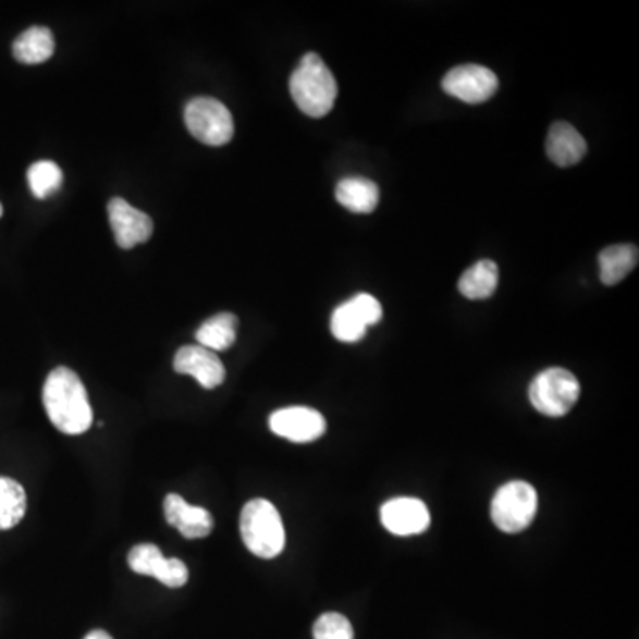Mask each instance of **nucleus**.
I'll return each mask as SVG.
<instances>
[{
    "label": "nucleus",
    "instance_id": "9b49d317",
    "mask_svg": "<svg viewBox=\"0 0 639 639\" xmlns=\"http://www.w3.org/2000/svg\"><path fill=\"white\" fill-rule=\"evenodd\" d=\"M380 523L396 537H413L430 528V512L416 497H394L380 508Z\"/></svg>",
    "mask_w": 639,
    "mask_h": 639
},
{
    "label": "nucleus",
    "instance_id": "0eeeda50",
    "mask_svg": "<svg viewBox=\"0 0 639 639\" xmlns=\"http://www.w3.org/2000/svg\"><path fill=\"white\" fill-rule=\"evenodd\" d=\"M500 87V81L489 67L480 64H462L453 67L443 78V89L450 97L458 98L469 106L491 100Z\"/></svg>",
    "mask_w": 639,
    "mask_h": 639
},
{
    "label": "nucleus",
    "instance_id": "f3484780",
    "mask_svg": "<svg viewBox=\"0 0 639 639\" xmlns=\"http://www.w3.org/2000/svg\"><path fill=\"white\" fill-rule=\"evenodd\" d=\"M638 258V247L630 246V244L606 247L599 255V270H601L602 283L607 284V286L622 283L636 269Z\"/></svg>",
    "mask_w": 639,
    "mask_h": 639
},
{
    "label": "nucleus",
    "instance_id": "aec40b11",
    "mask_svg": "<svg viewBox=\"0 0 639 639\" xmlns=\"http://www.w3.org/2000/svg\"><path fill=\"white\" fill-rule=\"evenodd\" d=\"M27 495L19 481L0 476V531L15 528L24 519Z\"/></svg>",
    "mask_w": 639,
    "mask_h": 639
},
{
    "label": "nucleus",
    "instance_id": "4be33fe9",
    "mask_svg": "<svg viewBox=\"0 0 639 639\" xmlns=\"http://www.w3.org/2000/svg\"><path fill=\"white\" fill-rule=\"evenodd\" d=\"M27 180L34 196L38 199H47L53 193H58L63 185V171L52 160H39L30 165Z\"/></svg>",
    "mask_w": 639,
    "mask_h": 639
},
{
    "label": "nucleus",
    "instance_id": "b1692460",
    "mask_svg": "<svg viewBox=\"0 0 639 639\" xmlns=\"http://www.w3.org/2000/svg\"><path fill=\"white\" fill-rule=\"evenodd\" d=\"M351 303L354 304V308L361 315L362 322L366 323V328L370 325H377L382 320V306L373 295L359 294L356 297L351 298Z\"/></svg>",
    "mask_w": 639,
    "mask_h": 639
},
{
    "label": "nucleus",
    "instance_id": "f8f14e48",
    "mask_svg": "<svg viewBox=\"0 0 639 639\" xmlns=\"http://www.w3.org/2000/svg\"><path fill=\"white\" fill-rule=\"evenodd\" d=\"M174 370L182 376H191L205 388L216 390L226 379V368L216 352L208 351L205 346H182L174 356Z\"/></svg>",
    "mask_w": 639,
    "mask_h": 639
},
{
    "label": "nucleus",
    "instance_id": "5701e85b",
    "mask_svg": "<svg viewBox=\"0 0 639 639\" xmlns=\"http://www.w3.org/2000/svg\"><path fill=\"white\" fill-rule=\"evenodd\" d=\"M315 639H354V629L346 616L340 613H325L315 622Z\"/></svg>",
    "mask_w": 639,
    "mask_h": 639
},
{
    "label": "nucleus",
    "instance_id": "6ab92c4d",
    "mask_svg": "<svg viewBox=\"0 0 639 639\" xmlns=\"http://www.w3.org/2000/svg\"><path fill=\"white\" fill-rule=\"evenodd\" d=\"M236 325H238V318L233 312H219L197 329V343L208 351H228L235 343Z\"/></svg>",
    "mask_w": 639,
    "mask_h": 639
},
{
    "label": "nucleus",
    "instance_id": "f03ea898",
    "mask_svg": "<svg viewBox=\"0 0 639 639\" xmlns=\"http://www.w3.org/2000/svg\"><path fill=\"white\" fill-rule=\"evenodd\" d=\"M290 93L304 114L323 118L332 111L336 101V78L318 53L309 52L300 59L290 77Z\"/></svg>",
    "mask_w": 639,
    "mask_h": 639
},
{
    "label": "nucleus",
    "instance_id": "dca6fc26",
    "mask_svg": "<svg viewBox=\"0 0 639 639\" xmlns=\"http://www.w3.org/2000/svg\"><path fill=\"white\" fill-rule=\"evenodd\" d=\"M56 50L52 30L47 27H30L20 34L13 44V56L24 64H41L49 61Z\"/></svg>",
    "mask_w": 639,
    "mask_h": 639
},
{
    "label": "nucleus",
    "instance_id": "7ed1b4c3",
    "mask_svg": "<svg viewBox=\"0 0 639 639\" xmlns=\"http://www.w3.org/2000/svg\"><path fill=\"white\" fill-rule=\"evenodd\" d=\"M242 540L255 556L272 560L283 553L286 543L283 520L270 501L253 500L241 515Z\"/></svg>",
    "mask_w": 639,
    "mask_h": 639
},
{
    "label": "nucleus",
    "instance_id": "a211bd4d",
    "mask_svg": "<svg viewBox=\"0 0 639 639\" xmlns=\"http://www.w3.org/2000/svg\"><path fill=\"white\" fill-rule=\"evenodd\" d=\"M500 283V269L491 260H481L472 265L462 274L458 290L464 297L471 300H483L494 295Z\"/></svg>",
    "mask_w": 639,
    "mask_h": 639
},
{
    "label": "nucleus",
    "instance_id": "6e6552de",
    "mask_svg": "<svg viewBox=\"0 0 639 639\" xmlns=\"http://www.w3.org/2000/svg\"><path fill=\"white\" fill-rule=\"evenodd\" d=\"M128 565L139 576H151L169 588H182L188 581V568L176 557H165L153 543H140L128 554Z\"/></svg>",
    "mask_w": 639,
    "mask_h": 639
},
{
    "label": "nucleus",
    "instance_id": "39448f33",
    "mask_svg": "<svg viewBox=\"0 0 639 639\" xmlns=\"http://www.w3.org/2000/svg\"><path fill=\"white\" fill-rule=\"evenodd\" d=\"M529 402L549 418H562L570 413L581 394V385L574 373L563 368H549L529 384Z\"/></svg>",
    "mask_w": 639,
    "mask_h": 639
},
{
    "label": "nucleus",
    "instance_id": "423d86ee",
    "mask_svg": "<svg viewBox=\"0 0 639 639\" xmlns=\"http://www.w3.org/2000/svg\"><path fill=\"white\" fill-rule=\"evenodd\" d=\"M185 125L202 145L224 146L233 139L235 125L228 107L216 98H194L185 107Z\"/></svg>",
    "mask_w": 639,
    "mask_h": 639
},
{
    "label": "nucleus",
    "instance_id": "2eb2a0df",
    "mask_svg": "<svg viewBox=\"0 0 639 639\" xmlns=\"http://www.w3.org/2000/svg\"><path fill=\"white\" fill-rule=\"evenodd\" d=\"M336 199L354 213H371L379 205L380 191L376 182L361 176H351L337 183Z\"/></svg>",
    "mask_w": 639,
    "mask_h": 639
},
{
    "label": "nucleus",
    "instance_id": "20e7f679",
    "mask_svg": "<svg viewBox=\"0 0 639 639\" xmlns=\"http://www.w3.org/2000/svg\"><path fill=\"white\" fill-rule=\"evenodd\" d=\"M539 508V495L528 481L514 480L500 487L491 505L495 528L503 533H520L533 523Z\"/></svg>",
    "mask_w": 639,
    "mask_h": 639
},
{
    "label": "nucleus",
    "instance_id": "9d476101",
    "mask_svg": "<svg viewBox=\"0 0 639 639\" xmlns=\"http://www.w3.org/2000/svg\"><path fill=\"white\" fill-rule=\"evenodd\" d=\"M107 210H109V221L114 231L115 242L121 249H132L151 238L153 221L148 213L140 212L121 197L111 199Z\"/></svg>",
    "mask_w": 639,
    "mask_h": 639
},
{
    "label": "nucleus",
    "instance_id": "f257e3e1",
    "mask_svg": "<svg viewBox=\"0 0 639 639\" xmlns=\"http://www.w3.org/2000/svg\"><path fill=\"white\" fill-rule=\"evenodd\" d=\"M45 410L59 432L81 435L93 425V409L83 380L70 368H56L44 388Z\"/></svg>",
    "mask_w": 639,
    "mask_h": 639
},
{
    "label": "nucleus",
    "instance_id": "ddd939ff",
    "mask_svg": "<svg viewBox=\"0 0 639 639\" xmlns=\"http://www.w3.org/2000/svg\"><path fill=\"white\" fill-rule=\"evenodd\" d=\"M164 514L169 525L179 529L185 539H205L212 533V514L201 506L188 505L182 495L169 494L165 497Z\"/></svg>",
    "mask_w": 639,
    "mask_h": 639
},
{
    "label": "nucleus",
    "instance_id": "412c9836",
    "mask_svg": "<svg viewBox=\"0 0 639 639\" xmlns=\"http://www.w3.org/2000/svg\"><path fill=\"white\" fill-rule=\"evenodd\" d=\"M331 331L337 342L356 343L366 336L368 328L362 322L361 315L354 308V304L346 300L332 312Z\"/></svg>",
    "mask_w": 639,
    "mask_h": 639
},
{
    "label": "nucleus",
    "instance_id": "a878e982",
    "mask_svg": "<svg viewBox=\"0 0 639 639\" xmlns=\"http://www.w3.org/2000/svg\"><path fill=\"white\" fill-rule=\"evenodd\" d=\"M0 217H2V205H0Z\"/></svg>",
    "mask_w": 639,
    "mask_h": 639
},
{
    "label": "nucleus",
    "instance_id": "1a4fd4ad",
    "mask_svg": "<svg viewBox=\"0 0 639 639\" xmlns=\"http://www.w3.org/2000/svg\"><path fill=\"white\" fill-rule=\"evenodd\" d=\"M269 427L279 438L288 439L292 443H312L322 438L328 423L318 410L309 407H286L275 410L269 419Z\"/></svg>",
    "mask_w": 639,
    "mask_h": 639
},
{
    "label": "nucleus",
    "instance_id": "393cba45",
    "mask_svg": "<svg viewBox=\"0 0 639 639\" xmlns=\"http://www.w3.org/2000/svg\"><path fill=\"white\" fill-rule=\"evenodd\" d=\"M84 639H112V636L106 632V630H93Z\"/></svg>",
    "mask_w": 639,
    "mask_h": 639
},
{
    "label": "nucleus",
    "instance_id": "4468645a",
    "mask_svg": "<svg viewBox=\"0 0 639 639\" xmlns=\"http://www.w3.org/2000/svg\"><path fill=\"white\" fill-rule=\"evenodd\" d=\"M545 149L554 164L560 168H570L585 159L588 146L587 140L582 139V135L573 125H568L565 121H557L549 131Z\"/></svg>",
    "mask_w": 639,
    "mask_h": 639
}]
</instances>
